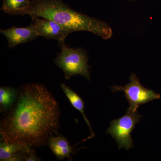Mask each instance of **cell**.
I'll list each match as a JSON object with an SVG mask.
<instances>
[{"label": "cell", "mask_w": 161, "mask_h": 161, "mask_svg": "<svg viewBox=\"0 0 161 161\" xmlns=\"http://www.w3.org/2000/svg\"><path fill=\"white\" fill-rule=\"evenodd\" d=\"M60 118L59 104L46 87L22 85L14 105L1 119V142L43 147L51 136L58 135Z\"/></svg>", "instance_id": "6da1fadb"}, {"label": "cell", "mask_w": 161, "mask_h": 161, "mask_svg": "<svg viewBox=\"0 0 161 161\" xmlns=\"http://www.w3.org/2000/svg\"><path fill=\"white\" fill-rule=\"evenodd\" d=\"M27 14L31 19L45 18L73 32H90L104 40L112 35V30L107 23L75 11L62 0H33Z\"/></svg>", "instance_id": "7a4b0ae2"}, {"label": "cell", "mask_w": 161, "mask_h": 161, "mask_svg": "<svg viewBox=\"0 0 161 161\" xmlns=\"http://www.w3.org/2000/svg\"><path fill=\"white\" fill-rule=\"evenodd\" d=\"M61 51L58 53L54 60L55 64L62 70L66 80L73 76L80 75L90 80L89 58L86 52L81 48H73L65 44H59Z\"/></svg>", "instance_id": "3957f363"}, {"label": "cell", "mask_w": 161, "mask_h": 161, "mask_svg": "<svg viewBox=\"0 0 161 161\" xmlns=\"http://www.w3.org/2000/svg\"><path fill=\"white\" fill-rule=\"evenodd\" d=\"M141 117L137 111H132L128 109L125 115L111 122L106 133L115 139L119 149L129 150L133 148V140L131 134Z\"/></svg>", "instance_id": "277c9868"}, {"label": "cell", "mask_w": 161, "mask_h": 161, "mask_svg": "<svg viewBox=\"0 0 161 161\" xmlns=\"http://www.w3.org/2000/svg\"><path fill=\"white\" fill-rule=\"evenodd\" d=\"M111 89L114 93L123 92L125 93L130 104L128 109L132 111H137L141 105L161 98L160 94L143 86L134 74L130 76V83L123 86H113Z\"/></svg>", "instance_id": "5b68a950"}, {"label": "cell", "mask_w": 161, "mask_h": 161, "mask_svg": "<svg viewBox=\"0 0 161 161\" xmlns=\"http://www.w3.org/2000/svg\"><path fill=\"white\" fill-rule=\"evenodd\" d=\"M31 24L40 36L58 40L59 44L65 42L67 37L73 32L59 23L45 18H35L32 19Z\"/></svg>", "instance_id": "8992f818"}, {"label": "cell", "mask_w": 161, "mask_h": 161, "mask_svg": "<svg viewBox=\"0 0 161 161\" xmlns=\"http://www.w3.org/2000/svg\"><path fill=\"white\" fill-rule=\"evenodd\" d=\"M1 33L7 39L9 48H14L19 44L27 43L40 37L31 24L26 27L12 26L6 29H1Z\"/></svg>", "instance_id": "52a82bcc"}, {"label": "cell", "mask_w": 161, "mask_h": 161, "mask_svg": "<svg viewBox=\"0 0 161 161\" xmlns=\"http://www.w3.org/2000/svg\"><path fill=\"white\" fill-rule=\"evenodd\" d=\"M47 145L59 160L65 158L73 160L71 154H74L76 150L74 149L75 146L71 147L65 136L61 134L52 136L48 139Z\"/></svg>", "instance_id": "ba28073f"}, {"label": "cell", "mask_w": 161, "mask_h": 161, "mask_svg": "<svg viewBox=\"0 0 161 161\" xmlns=\"http://www.w3.org/2000/svg\"><path fill=\"white\" fill-rule=\"evenodd\" d=\"M31 1L30 0H3L1 10L12 15L27 14Z\"/></svg>", "instance_id": "9c48e42d"}, {"label": "cell", "mask_w": 161, "mask_h": 161, "mask_svg": "<svg viewBox=\"0 0 161 161\" xmlns=\"http://www.w3.org/2000/svg\"><path fill=\"white\" fill-rule=\"evenodd\" d=\"M61 89L63 90L66 97L68 98L72 106L76 109L78 110L83 115L85 120L86 122L87 125L89 127L91 131V136L92 138L95 136V134L92 130V126L89 121L88 119L86 118V115L84 113L85 106L84 102L82 100L75 92L72 90L69 86H67L64 84L62 83L60 85Z\"/></svg>", "instance_id": "30bf717a"}, {"label": "cell", "mask_w": 161, "mask_h": 161, "mask_svg": "<svg viewBox=\"0 0 161 161\" xmlns=\"http://www.w3.org/2000/svg\"><path fill=\"white\" fill-rule=\"evenodd\" d=\"M18 89L12 87L0 88V112L4 114L11 108L17 98Z\"/></svg>", "instance_id": "8fae6325"}, {"label": "cell", "mask_w": 161, "mask_h": 161, "mask_svg": "<svg viewBox=\"0 0 161 161\" xmlns=\"http://www.w3.org/2000/svg\"><path fill=\"white\" fill-rule=\"evenodd\" d=\"M31 148V147L23 144L1 142L0 144V160L8 161L9 159L14 153L20 151H27Z\"/></svg>", "instance_id": "7c38bea8"}, {"label": "cell", "mask_w": 161, "mask_h": 161, "mask_svg": "<svg viewBox=\"0 0 161 161\" xmlns=\"http://www.w3.org/2000/svg\"><path fill=\"white\" fill-rule=\"evenodd\" d=\"M41 158L36 154V151L33 148H32L26 152V161H40Z\"/></svg>", "instance_id": "4fadbf2b"}]
</instances>
